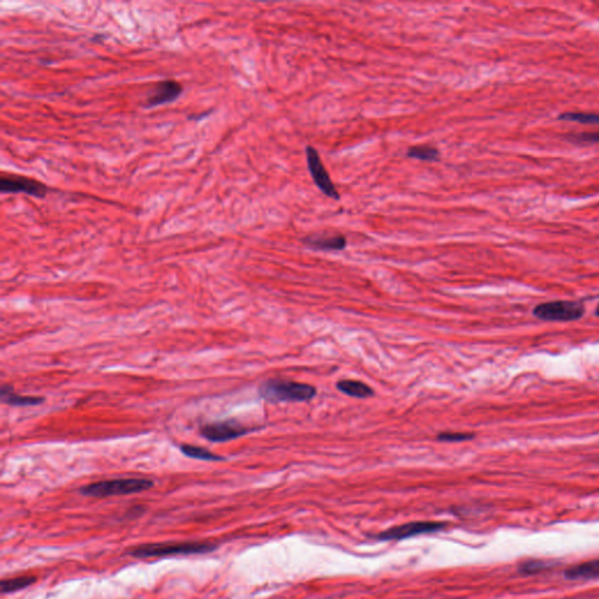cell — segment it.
<instances>
[{
    "label": "cell",
    "mask_w": 599,
    "mask_h": 599,
    "mask_svg": "<svg viewBox=\"0 0 599 599\" xmlns=\"http://www.w3.org/2000/svg\"><path fill=\"white\" fill-rule=\"evenodd\" d=\"M445 527V522L418 521V522H410V524H405L403 526L390 528V529L380 533L376 537L380 541L405 540V538H410V537L438 533Z\"/></svg>",
    "instance_id": "5"
},
{
    "label": "cell",
    "mask_w": 599,
    "mask_h": 599,
    "mask_svg": "<svg viewBox=\"0 0 599 599\" xmlns=\"http://www.w3.org/2000/svg\"><path fill=\"white\" fill-rule=\"evenodd\" d=\"M318 390L313 385L292 380H269L261 384L259 395L269 403H302L311 402Z\"/></svg>",
    "instance_id": "1"
},
{
    "label": "cell",
    "mask_w": 599,
    "mask_h": 599,
    "mask_svg": "<svg viewBox=\"0 0 599 599\" xmlns=\"http://www.w3.org/2000/svg\"><path fill=\"white\" fill-rule=\"evenodd\" d=\"M306 157H307L308 170H309V174L314 180V183L316 184V187L321 190L322 194H325L329 198L340 200V194H338V189L333 183L324 164L322 163L318 150L315 147L308 145L306 147Z\"/></svg>",
    "instance_id": "7"
},
{
    "label": "cell",
    "mask_w": 599,
    "mask_h": 599,
    "mask_svg": "<svg viewBox=\"0 0 599 599\" xmlns=\"http://www.w3.org/2000/svg\"><path fill=\"white\" fill-rule=\"evenodd\" d=\"M0 191L1 194H25L43 199L48 189L40 180L21 175L4 174L0 177Z\"/></svg>",
    "instance_id": "6"
},
{
    "label": "cell",
    "mask_w": 599,
    "mask_h": 599,
    "mask_svg": "<svg viewBox=\"0 0 599 599\" xmlns=\"http://www.w3.org/2000/svg\"><path fill=\"white\" fill-rule=\"evenodd\" d=\"M252 431V429H247L236 420H224L204 425L200 429V434L212 442H225L240 438Z\"/></svg>",
    "instance_id": "8"
},
{
    "label": "cell",
    "mask_w": 599,
    "mask_h": 599,
    "mask_svg": "<svg viewBox=\"0 0 599 599\" xmlns=\"http://www.w3.org/2000/svg\"><path fill=\"white\" fill-rule=\"evenodd\" d=\"M564 577L569 580H589L599 578V558L568 568L564 571Z\"/></svg>",
    "instance_id": "11"
},
{
    "label": "cell",
    "mask_w": 599,
    "mask_h": 599,
    "mask_svg": "<svg viewBox=\"0 0 599 599\" xmlns=\"http://www.w3.org/2000/svg\"><path fill=\"white\" fill-rule=\"evenodd\" d=\"M407 156L410 158L420 160V161L437 162L440 157V152L437 147H431V145H416V147H410L407 150Z\"/></svg>",
    "instance_id": "16"
},
{
    "label": "cell",
    "mask_w": 599,
    "mask_h": 599,
    "mask_svg": "<svg viewBox=\"0 0 599 599\" xmlns=\"http://www.w3.org/2000/svg\"><path fill=\"white\" fill-rule=\"evenodd\" d=\"M36 578L34 576H20L16 578H10V580H3L0 583V589L1 593L6 595V593H14L19 590L25 589L32 584L36 583Z\"/></svg>",
    "instance_id": "15"
},
{
    "label": "cell",
    "mask_w": 599,
    "mask_h": 599,
    "mask_svg": "<svg viewBox=\"0 0 599 599\" xmlns=\"http://www.w3.org/2000/svg\"><path fill=\"white\" fill-rule=\"evenodd\" d=\"M302 243L318 251H343L347 247V239L340 234H311L303 238Z\"/></svg>",
    "instance_id": "10"
},
{
    "label": "cell",
    "mask_w": 599,
    "mask_h": 599,
    "mask_svg": "<svg viewBox=\"0 0 599 599\" xmlns=\"http://www.w3.org/2000/svg\"><path fill=\"white\" fill-rule=\"evenodd\" d=\"M1 400L4 403L9 404L11 406H34L43 404L45 402V398L43 397L36 396H23V395H16L14 392L12 387L4 385L1 387Z\"/></svg>",
    "instance_id": "13"
},
{
    "label": "cell",
    "mask_w": 599,
    "mask_h": 599,
    "mask_svg": "<svg viewBox=\"0 0 599 599\" xmlns=\"http://www.w3.org/2000/svg\"><path fill=\"white\" fill-rule=\"evenodd\" d=\"M558 118L561 121L575 122L580 125H599V114L591 113H564Z\"/></svg>",
    "instance_id": "17"
},
{
    "label": "cell",
    "mask_w": 599,
    "mask_h": 599,
    "mask_svg": "<svg viewBox=\"0 0 599 599\" xmlns=\"http://www.w3.org/2000/svg\"><path fill=\"white\" fill-rule=\"evenodd\" d=\"M218 549L217 544L210 542H170V543H150L138 546L128 551L135 558L176 556V555H202Z\"/></svg>",
    "instance_id": "2"
},
{
    "label": "cell",
    "mask_w": 599,
    "mask_h": 599,
    "mask_svg": "<svg viewBox=\"0 0 599 599\" xmlns=\"http://www.w3.org/2000/svg\"><path fill=\"white\" fill-rule=\"evenodd\" d=\"M154 487V481L145 478L113 479L83 486L80 493L90 498H108L116 495L142 493Z\"/></svg>",
    "instance_id": "3"
},
{
    "label": "cell",
    "mask_w": 599,
    "mask_h": 599,
    "mask_svg": "<svg viewBox=\"0 0 599 599\" xmlns=\"http://www.w3.org/2000/svg\"><path fill=\"white\" fill-rule=\"evenodd\" d=\"M596 315H597V316H599V306H598V307H597V309H596Z\"/></svg>",
    "instance_id": "21"
},
{
    "label": "cell",
    "mask_w": 599,
    "mask_h": 599,
    "mask_svg": "<svg viewBox=\"0 0 599 599\" xmlns=\"http://www.w3.org/2000/svg\"><path fill=\"white\" fill-rule=\"evenodd\" d=\"M180 451L189 458L203 460V462H223L224 460L223 457L214 454L209 449H203L199 446L183 445L180 447Z\"/></svg>",
    "instance_id": "14"
},
{
    "label": "cell",
    "mask_w": 599,
    "mask_h": 599,
    "mask_svg": "<svg viewBox=\"0 0 599 599\" xmlns=\"http://www.w3.org/2000/svg\"><path fill=\"white\" fill-rule=\"evenodd\" d=\"M568 138L573 143L593 145V143H599V132H580V134L569 135Z\"/></svg>",
    "instance_id": "20"
},
{
    "label": "cell",
    "mask_w": 599,
    "mask_h": 599,
    "mask_svg": "<svg viewBox=\"0 0 599 599\" xmlns=\"http://www.w3.org/2000/svg\"><path fill=\"white\" fill-rule=\"evenodd\" d=\"M535 316L542 321L570 322L583 318L585 307L577 301H553L541 303L534 308Z\"/></svg>",
    "instance_id": "4"
},
{
    "label": "cell",
    "mask_w": 599,
    "mask_h": 599,
    "mask_svg": "<svg viewBox=\"0 0 599 599\" xmlns=\"http://www.w3.org/2000/svg\"><path fill=\"white\" fill-rule=\"evenodd\" d=\"M336 387H338L340 392H343L347 396L355 397V398L365 400V398L373 396V390L369 385H367V384L360 382V380H340L336 384Z\"/></svg>",
    "instance_id": "12"
},
{
    "label": "cell",
    "mask_w": 599,
    "mask_h": 599,
    "mask_svg": "<svg viewBox=\"0 0 599 599\" xmlns=\"http://www.w3.org/2000/svg\"><path fill=\"white\" fill-rule=\"evenodd\" d=\"M553 564L547 561H527L519 566V573L524 575H534V573H542L544 570L551 569Z\"/></svg>",
    "instance_id": "18"
},
{
    "label": "cell",
    "mask_w": 599,
    "mask_h": 599,
    "mask_svg": "<svg viewBox=\"0 0 599 599\" xmlns=\"http://www.w3.org/2000/svg\"><path fill=\"white\" fill-rule=\"evenodd\" d=\"M473 438H474L473 433L462 432H442L437 437L439 442H467V440H472Z\"/></svg>",
    "instance_id": "19"
},
{
    "label": "cell",
    "mask_w": 599,
    "mask_h": 599,
    "mask_svg": "<svg viewBox=\"0 0 599 599\" xmlns=\"http://www.w3.org/2000/svg\"><path fill=\"white\" fill-rule=\"evenodd\" d=\"M183 93V87L175 80L158 82L154 92L145 101V108H156L158 105H167L176 101Z\"/></svg>",
    "instance_id": "9"
}]
</instances>
